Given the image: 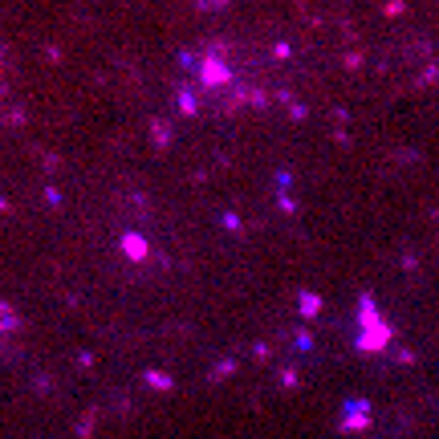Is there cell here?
Here are the masks:
<instances>
[{"mask_svg":"<svg viewBox=\"0 0 439 439\" xmlns=\"http://www.w3.org/2000/svg\"><path fill=\"white\" fill-rule=\"evenodd\" d=\"M204 81H216V86H220V81H228V65L224 62H216V57H208V62H204Z\"/></svg>","mask_w":439,"mask_h":439,"instance_id":"7a4b0ae2","label":"cell"},{"mask_svg":"<svg viewBox=\"0 0 439 439\" xmlns=\"http://www.w3.org/2000/svg\"><path fill=\"white\" fill-rule=\"evenodd\" d=\"M317 305H322V301H317L313 293H301V309H305V313H317Z\"/></svg>","mask_w":439,"mask_h":439,"instance_id":"3957f363","label":"cell"},{"mask_svg":"<svg viewBox=\"0 0 439 439\" xmlns=\"http://www.w3.org/2000/svg\"><path fill=\"white\" fill-rule=\"evenodd\" d=\"M358 322H362V334H358V350H382L390 341V325L378 317V309H374L370 297H362V313H358Z\"/></svg>","mask_w":439,"mask_h":439,"instance_id":"6da1fadb","label":"cell"}]
</instances>
